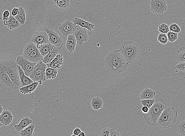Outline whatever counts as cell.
I'll use <instances>...</instances> for the list:
<instances>
[{
	"label": "cell",
	"mask_w": 185,
	"mask_h": 136,
	"mask_svg": "<svg viewBox=\"0 0 185 136\" xmlns=\"http://www.w3.org/2000/svg\"><path fill=\"white\" fill-rule=\"evenodd\" d=\"M107 70L114 74H120L127 68L128 64L118 50H113L106 56L104 60Z\"/></svg>",
	"instance_id": "obj_1"
},
{
	"label": "cell",
	"mask_w": 185,
	"mask_h": 136,
	"mask_svg": "<svg viewBox=\"0 0 185 136\" xmlns=\"http://www.w3.org/2000/svg\"><path fill=\"white\" fill-rule=\"evenodd\" d=\"M128 64L135 62L140 54V47L138 43L133 41H126L121 44L118 50Z\"/></svg>",
	"instance_id": "obj_2"
},
{
	"label": "cell",
	"mask_w": 185,
	"mask_h": 136,
	"mask_svg": "<svg viewBox=\"0 0 185 136\" xmlns=\"http://www.w3.org/2000/svg\"><path fill=\"white\" fill-rule=\"evenodd\" d=\"M167 107L164 99L158 98L155 100L153 105L149 108L148 112L143 113L145 121L150 126H155L159 116L164 109Z\"/></svg>",
	"instance_id": "obj_3"
},
{
	"label": "cell",
	"mask_w": 185,
	"mask_h": 136,
	"mask_svg": "<svg viewBox=\"0 0 185 136\" xmlns=\"http://www.w3.org/2000/svg\"><path fill=\"white\" fill-rule=\"evenodd\" d=\"M178 116V112L175 107L173 106L167 107L158 119L156 125L162 129L171 128L176 122Z\"/></svg>",
	"instance_id": "obj_4"
},
{
	"label": "cell",
	"mask_w": 185,
	"mask_h": 136,
	"mask_svg": "<svg viewBox=\"0 0 185 136\" xmlns=\"http://www.w3.org/2000/svg\"><path fill=\"white\" fill-rule=\"evenodd\" d=\"M47 68V65L43 62L37 63L33 69L29 77L33 82H38L39 84L41 85L43 82H46L45 72Z\"/></svg>",
	"instance_id": "obj_5"
},
{
	"label": "cell",
	"mask_w": 185,
	"mask_h": 136,
	"mask_svg": "<svg viewBox=\"0 0 185 136\" xmlns=\"http://www.w3.org/2000/svg\"><path fill=\"white\" fill-rule=\"evenodd\" d=\"M0 87L6 90L12 91L18 89L6 73L4 66L0 65Z\"/></svg>",
	"instance_id": "obj_6"
},
{
	"label": "cell",
	"mask_w": 185,
	"mask_h": 136,
	"mask_svg": "<svg viewBox=\"0 0 185 136\" xmlns=\"http://www.w3.org/2000/svg\"><path fill=\"white\" fill-rule=\"evenodd\" d=\"M42 28L47 33L49 42L59 50L61 49L63 45V41L62 39V37L59 36L57 32L49 27L42 26Z\"/></svg>",
	"instance_id": "obj_7"
},
{
	"label": "cell",
	"mask_w": 185,
	"mask_h": 136,
	"mask_svg": "<svg viewBox=\"0 0 185 136\" xmlns=\"http://www.w3.org/2000/svg\"><path fill=\"white\" fill-rule=\"evenodd\" d=\"M16 63L24 70L25 75L29 77L37 63L32 62L23 56H19L17 57Z\"/></svg>",
	"instance_id": "obj_8"
},
{
	"label": "cell",
	"mask_w": 185,
	"mask_h": 136,
	"mask_svg": "<svg viewBox=\"0 0 185 136\" xmlns=\"http://www.w3.org/2000/svg\"><path fill=\"white\" fill-rule=\"evenodd\" d=\"M3 66L8 75L14 84L18 87L19 89L21 88L19 70H18V65L15 63L12 66H6L5 65H3Z\"/></svg>",
	"instance_id": "obj_9"
},
{
	"label": "cell",
	"mask_w": 185,
	"mask_h": 136,
	"mask_svg": "<svg viewBox=\"0 0 185 136\" xmlns=\"http://www.w3.org/2000/svg\"><path fill=\"white\" fill-rule=\"evenodd\" d=\"M150 4L151 11L155 14L161 15L167 9L165 0H151Z\"/></svg>",
	"instance_id": "obj_10"
},
{
	"label": "cell",
	"mask_w": 185,
	"mask_h": 136,
	"mask_svg": "<svg viewBox=\"0 0 185 136\" xmlns=\"http://www.w3.org/2000/svg\"><path fill=\"white\" fill-rule=\"evenodd\" d=\"M30 41L36 44L37 47L40 45L48 43V36L46 31L41 27L39 30L35 32Z\"/></svg>",
	"instance_id": "obj_11"
},
{
	"label": "cell",
	"mask_w": 185,
	"mask_h": 136,
	"mask_svg": "<svg viewBox=\"0 0 185 136\" xmlns=\"http://www.w3.org/2000/svg\"><path fill=\"white\" fill-rule=\"evenodd\" d=\"M76 26L74 23L68 19L63 22L62 23L58 24V29L63 36L68 37L69 35L73 34Z\"/></svg>",
	"instance_id": "obj_12"
},
{
	"label": "cell",
	"mask_w": 185,
	"mask_h": 136,
	"mask_svg": "<svg viewBox=\"0 0 185 136\" xmlns=\"http://www.w3.org/2000/svg\"><path fill=\"white\" fill-rule=\"evenodd\" d=\"M72 34L75 37L77 43L79 45H82L84 42H87L89 40L88 34L86 28L81 27L79 26H76L75 29Z\"/></svg>",
	"instance_id": "obj_13"
},
{
	"label": "cell",
	"mask_w": 185,
	"mask_h": 136,
	"mask_svg": "<svg viewBox=\"0 0 185 136\" xmlns=\"http://www.w3.org/2000/svg\"><path fill=\"white\" fill-rule=\"evenodd\" d=\"M13 115L8 110H4L0 115V122L4 125H10L13 119Z\"/></svg>",
	"instance_id": "obj_14"
},
{
	"label": "cell",
	"mask_w": 185,
	"mask_h": 136,
	"mask_svg": "<svg viewBox=\"0 0 185 136\" xmlns=\"http://www.w3.org/2000/svg\"><path fill=\"white\" fill-rule=\"evenodd\" d=\"M24 57L32 62L38 63L42 61L44 56L41 55L38 49L37 48Z\"/></svg>",
	"instance_id": "obj_15"
},
{
	"label": "cell",
	"mask_w": 185,
	"mask_h": 136,
	"mask_svg": "<svg viewBox=\"0 0 185 136\" xmlns=\"http://www.w3.org/2000/svg\"><path fill=\"white\" fill-rule=\"evenodd\" d=\"M54 7L60 11H65L70 6L69 0H52Z\"/></svg>",
	"instance_id": "obj_16"
},
{
	"label": "cell",
	"mask_w": 185,
	"mask_h": 136,
	"mask_svg": "<svg viewBox=\"0 0 185 136\" xmlns=\"http://www.w3.org/2000/svg\"><path fill=\"white\" fill-rule=\"evenodd\" d=\"M67 38H68L65 43L66 50L70 53H72L74 52L77 43V40L73 34L69 35Z\"/></svg>",
	"instance_id": "obj_17"
},
{
	"label": "cell",
	"mask_w": 185,
	"mask_h": 136,
	"mask_svg": "<svg viewBox=\"0 0 185 136\" xmlns=\"http://www.w3.org/2000/svg\"><path fill=\"white\" fill-rule=\"evenodd\" d=\"M73 23L76 25L79 26L81 27L86 28L88 29L89 31H91L95 29V25L94 24L78 17L75 18L73 20Z\"/></svg>",
	"instance_id": "obj_18"
},
{
	"label": "cell",
	"mask_w": 185,
	"mask_h": 136,
	"mask_svg": "<svg viewBox=\"0 0 185 136\" xmlns=\"http://www.w3.org/2000/svg\"><path fill=\"white\" fill-rule=\"evenodd\" d=\"M63 64H64V60H63V56L62 55L58 54L51 62L46 65H47V68L59 69L61 68Z\"/></svg>",
	"instance_id": "obj_19"
},
{
	"label": "cell",
	"mask_w": 185,
	"mask_h": 136,
	"mask_svg": "<svg viewBox=\"0 0 185 136\" xmlns=\"http://www.w3.org/2000/svg\"><path fill=\"white\" fill-rule=\"evenodd\" d=\"M59 50H60L59 49L54 46L51 51L47 55L44 56L43 62L46 64L49 63L58 54Z\"/></svg>",
	"instance_id": "obj_20"
},
{
	"label": "cell",
	"mask_w": 185,
	"mask_h": 136,
	"mask_svg": "<svg viewBox=\"0 0 185 136\" xmlns=\"http://www.w3.org/2000/svg\"><path fill=\"white\" fill-rule=\"evenodd\" d=\"M4 25L10 30H14L20 26L21 24L15 17L10 14L8 21L3 22Z\"/></svg>",
	"instance_id": "obj_21"
},
{
	"label": "cell",
	"mask_w": 185,
	"mask_h": 136,
	"mask_svg": "<svg viewBox=\"0 0 185 136\" xmlns=\"http://www.w3.org/2000/svg\"><path fill=\"white\" fill-rule=\"evenodd\" d=\"M33 120L28 116L23 118L21 119L19 124L14 125V129L17 131L20 132L21 131L31 124L33 123Z\"/></svg>",
	"instance_id": "obj_22"
},
{
	"label": "cell",
	"mask_w": 185,
	"mask_h": 136,
	"mask_svg": "<svg viewBox=\"0 0 185 136\" xmlns=\"http://www.w3.org/2000/svg\"><path fill=\"white\" fill-rule=\"evenodd\" d=\"M18 70H19L21 87L28 85L34 82L29 77L25 75L24 70L19 65H18Z\"/></svg>",
	"instance_id": "obj_23"
},
{
	"label": "cell",
	"mask_w": 185,
	"mask_h": 136,
	"mask_svg": "<svg viewBox=\"0 0 185 136\" xmlns=\"http://www.w3.org/2000/svg\"><path fill=\"white\" fill-rule=\"evenodd\" d=\"M39 84L38 82H33L31 84L19 88V91L23 95L27 94L31 95L32 92L35 90Z\"/></svg>",
	"instance_id": "obj_24"
},
{
	"label": "cell",
	"mask_w": 185,
	"mask_h": 136,
	"mask_svg": "<svg viewBox=\"0 0 185 136\" xmlns=\"http://www.w3.org/2000/svg\"><path fill=\"white\" fill-rule=\"evenodd\" d=\"M156 95V92L153 90L151 88H146L141 92L139 98L141 100L154 99Z\"/></svg>",
	"instance_id": "obj_25"
},
{
	"label": "cell",
	"mask_w": 185,
	"mask_h": 136,
	"mask_svg": "<svg viewBox=\"0 0 185 136\" xmlns=\"http://www.w3.org/2000/svg\"><path fill=\"white\" fill-rule=\"evenodd\" d=\"M104 102L99 97H95L92 98L91 105L92 108L95 110H98L103 108Z\"/></svg>",
	"instance_id": "obj_26"
},
{
	"label": "cell",
	"mask_w": 185,
	"mask_h": 136,
	"mask_svg": "<svg viewBox=\"0 0 185 136\" xmlns=\"http://www.w3.org/2000/svg\"><path fill=\"white\" fill-rule=\"evenodd\" d=\"M54 47V45H53L52 44L49 42L48 43L40 45L37 47L38 49L39 50L41 55L44 56L51 51L52 49Z\"/></svg>",
	"instance_id": "obj_27"
},
{
	"label": "cell",
	"mask_w": 185,
	"mask_h": 136,
	"mask_svg": "<svg viewBox=\"0 0 185 136\" xmlns=\"http://www.w3.org/2000/svg\"><path fill=\"white\" fill-rule=\"evenodd\" d=\"M59 69H54L51 68H47L45 72V76L46 80H53L55 79L59 72Z\"/></svg>",
	"instance_id": "obj_28"
},
{
	"label": "cell",
	"mask_w": 185,
	"mask_h": 136,
	"mask_svg": "<svg viewBox=\"0 0 185 136\" xmlns=\"http://www.w3.org/2000/svg\"><path fill=\"white\" fill-rule=\"evenodd\" d=\"M19 13L18 15L15 17V19L18 20L21 25H24L26 20V14L25 10L22 7H19Z\"/></svg>",
	"instance_id": "obj_29"
},
{
	"label": "cell",
	"mask_w": 185,
	"mask_h": 136,
	"mask_svg": "<svg viewBox=\"0 0 185 136\" xmlns=\"http://www.w3.org/2000/svg\"><path fill=\"white\" fill-rule=\"evenodd\" d=\"M177 75L185 79V62H180L174 68Z\"/></svg>",
	"instance_id": "obj_30"
},
{
	"label": "cell",
	"mask_w": 185,
	"mask_h": 136,
	"mask_svg": "<svg viewBox=\"0 0 185 136\" xmlns=\"http://www.w3.org/2000/svg\"><path fill=\"white\" fill-rule=\"evenodd\" d=\"M37 48V46L33 42H28L24 46L23 56L25 57Z\"/></svg>",
	"instance_id": "obj_31"
},
{
	"label": "cell",
	"mask_w": 185,
	"mask_h": 136,
	"mask_svg": "<svg viewBox=\"0 0 185 136\" xmlns=\"http://www.w3.org/2000/svg\"><path fill=\"white\" fill-rule=\"evenodd\" d=\"M35 125L30 124L26 128L21 131L20 135L21 136H32L34 135Z\"/></svg>",
	"instance_id": "obj_32"
},
{
	"label": "cell",
	"mask_w": 185,
	"mask_h": 136,
	"mask_svg": "<svg viewBox=\"0 0 185 136\" xmlns=\"http://www.w3.org/2000/svg\"><path fill=\"white\" fill-rule=\"evenodd\" d=\"M176 60L178 62H185V47H181L177 52Z\"/></svg>",
	"instance_id": "obj_33"
},
{
	"label": "cell",
	"mask_w": 185,
	"mask_h": 136,
	"mask_svg": "<svg viewBox=\"0 0 185 136\" xmlns=\"http://www.w3.org/2000/svg\"><path fill=\"white\" fill-rule=\"evenodd\" d=\"M167 35L168 41L171 42H174L178 39V33L169 31L167 33Z\"/></svg>",
	"instance_id": "obj_34"
},
{
	"label": "cell",
	"mask_w": 185,
	"mask_h": 136,
	"mask_svg": "<svg viewBox=\"0 0 185 136\" xmlns=\"http://www.w3.org/2000/svg\"><path fill=\"white\" fill-rule=\"evenodd\" d=\"M157 40L158 42L163 45L167 44L169 41L167 35L166 33H160L158 36Z\"/></svg>",
	"instance_id": "obj_35"
},
{
	"label": "cell",
	"mask_w": 185,
	"mask_h": 136,
	"mask_svg": "<svg viewBox=\"0 0 185 136\" xmlns=\"http://www.w3.org/2000/svg\"><path fill=\"white\" fill-rule=\"evenodd\" d=\"M158 31L160 33H167L169 31V26L165 23H162L158 26Z\"/></svg>",
	"instance_id": "obj_36"
},
{
	"label": "cell",
	"mask_w": 185,
	"mask_h": 136,
	"mask_svg": "<svg viewBox=\"0 0 185 136\" xmlns=\"http://www.w3.org/2000/svg\"><path fill=\"white\" fill-rule=\"evenodd\" d=\"M155 102V100L154 99L142 100L141 101V104L142 106H147L149 108L153 105Z\"/></svg>",
	"instance_id": "obj_37"
},
{
	"label": "cell",
	"mask_w": 185,
	"mask_h": 136,
	"mask_svg": "<svg viewBox=\"0 0 185 136\" xmlns=\"http://www.w3.org/2000/svg\"><path fill=\"white\" fill-rule=\"evenodd\" d=\"M177 131L182 136H185V121L181 122L178 125Z\"/></svg>",
	"instance_id": "obj_38"
},
{
	"label": "cell",
	"mask_w": 185,
	"mask_h": 136,
	"mask_svg": "<svg viewBox=\"0 0 185 136\" xmlns=\"http://www.w3.org/2000/svg\"><path fill=\"white\" fill-rule=\"evenodd\" d=\"M169 31L179 33L180 32L181 28L179 26L175 23L171 24L169 26Z\"/></svg>",
	"instance_id": "obj_39"
},
{
	"label": "cell",
	"mask_w": 185,
	"mask_h": 136,
	"mask_svg": "<svg viewBox=\"0 0 185 136\" xmlns=\"http://www.w3.org/2000/svg\"><path fill=\"white\" fill-rule=\"evenodd\" d=\"M2 18H3V19H2L3 22L8 21L10 15V11L8 10H5L4 12L2 13Z\"/></svg>",
	"instance_id": "obj_40"
},
{
	"label": "cell",
	"mask_w": 185,
	"mask_h": 136,
	"mask_svg": "<svg viewBox=\"0 0 185 136\" xmlns=\"http://www.w3.org/2000/svg\"><path fill=\"white\" fill-rule=\"evenodd\" d=\"M110 129L108 128H104L102 129L100 135L101 136H110Z\"/></svg>",
	"instance_id": "obj_41"
},
{
	"label": "cell",
	"mask_w": 185,
	"mask_h": 136,
	"mask_svg": "<svg viewBox=\"0 0 185 136\" xmlns=\"http://www.w3.org/2000/svg\"><path fill=\"white\" fill-rule=\"evenodd\" d=\"M121 136V134L119 133L118 131H116L113 128L110 129V136Z\"/></svg>",
	"instance_id": "obj_42"
},
{
	"label": "cell",
	"mask_w": 185,
	"mask_h": 136,
	"mask_svg": "<svg viewBox=\"0 0 185 136\" xmlns=\"http://www.w3.org/2000/svg\"><path fill=\"white\" fill-rule=\"evenodd\" d=\"M81 132V129L80 128H75L73 131V134L72 136H78Z\"/></svg>",
	"instance_id": "obj_43"
},
{
	"label": "cell",
	"mask_w": 185,
	"mask_h": 136,
	"mask_svg": "<svg viewBox=\"0 0 185 136\" xmlns=\"http://www.w3.org/2000/svg\"><path fill=\"white\" fill-rule=\"evenodd\" d=\"M19 11V8L14 7L11 11V15L14 17H15V16L18 15Z\"/></svg>",
	"instance_id": "obj_44"
},
{
	"label": "cell",
	"mask_w": 185,
	"mask_h": 136,
	"mask_svg": "<svg viewBox=\"0 0 185 136\" xmlns=\"http://www.w3.org/2000/svg\"><path fill=\"white\" fill-rule=\"evenodd\" d=\"M149 109L147 106H143L142 108V112L143 113H146L148 112V111H149Z\"/></svg>",
	"instance_id": "obj_45"
},
{
	"label": "cell",
	"mask_w": 185,
	"mask_h": 136,
	"mask_svg": "<svg viewBox=\"0 0 185 136\" xmlns=\"http://www.w3.org/2000/svg\"><path fill=\"white\" fill-rule=\"evenodd\" d=\"M3 108L2 107V105L1 104H0V115H1V114L2 113V111H3Z\"/></svg>",
	"instance_id": "obj_46"
},
{
	"label": "cell",
	"mask_w": 185,
	"mask_h": 136,
	"mask_svg": "<svg viewBox=\"0 0 185 136\" xmlns=\"http://www.w3.org/2000/svg\"><path fill=\"white\" fill-rule=\"evenodd\" d=\"M85 135H86V134H85V132L84 131H81L78 136H85Z\"/></svg>",
	"instance_id": "obj_47"
},
{
	"label": "cell",
	"mask_w": 185,
	"mask_h": 136,
	"mask_svg": "<svg viewBox=\"0 0 185 136\" xmlns=\"http://www.w3.org/2000/svg\"><path fill=\"white\" fill-rule=\"evenodd\" d=\"M2 125H3V124L0 122V128H1V126H2Z\"/></svg>",
	"instance_id": "obj_48"
}]
</instances>
